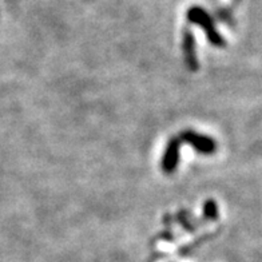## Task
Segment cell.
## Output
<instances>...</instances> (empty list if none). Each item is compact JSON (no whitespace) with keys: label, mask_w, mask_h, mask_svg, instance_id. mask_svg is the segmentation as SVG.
<instances>
[{"label":"cell","mask_w":262,"mask_h":262,"mask_svg":"<svg viewBox=\"0 0 262 262\" xmlns=\"http://www.w3.org/2000/svg\"><path fill=\"white\" fill-rule=\"evenodd\" d=\"M178 150H180V142L174 139L170 141L169 147L166 150L165 158H163V170L167 172H171L176 170L177 163H178Z\"/></svg>","instance_id":"7a4b0ae2"},{"label":"cell","mask_w":262,"mask_h":262,"mask_svg":"<svg viewBox=\"0 0 262 262\" xmlns=\"http://www.w3.org/2000/svg\"><path fill=\"white\" fill-rule=\"evenodd\" d=\"M185 50H186V63L191 70H196V58L194 52V41L191 35H187L186 41H185Z\"/></svg>","instance_id":"3957f363"},{"label":"cell","mask_w":262,"mask_h":262,"mask_svg":"<svg viewBox=\"0 0 262 262\" xmlns=\"http://www.w3.org/2000/svg\"><path fill=\"white\" fill-rule=\"evenodd\" d=\"M206 214L210 217H215L217 215V206L213 202H207L206 205Z\"/></svg>","instance_id":"277c9868"},{"label":"cell","mask_w":262,"mask_h":262,"mask_svg":"<svg viewBox=\"0 0 262 262\" xmlns=\"http://www.w3.org/2000/svg\"><path fill=\"white\" fill-rule=\"evenodd\" d=\"M182 139L186 141L189 145L193 146L194 148H196L198 151L204 152V154H210L215 150V145L210 138L204 137V135H198L195 133H191V131H186L182 134Z\"/></svg>","instance_id":"6da1fadb"}]
</instances>
